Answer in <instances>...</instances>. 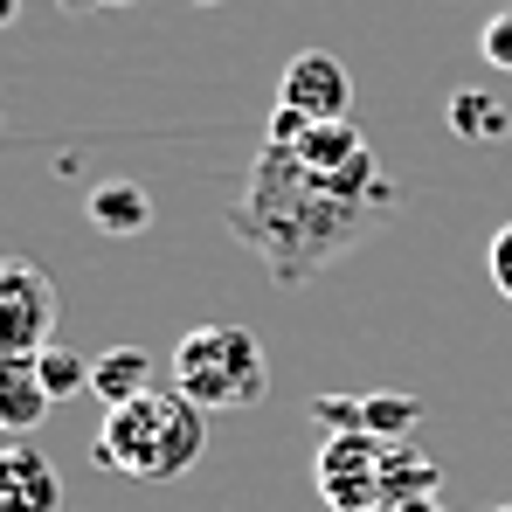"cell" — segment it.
Listing matches in <instances>:
<instances>
[{
  "instance_id": "cell-15",
  "label": "cell",
  "mask_w": 512,
  "mask_h": 512,
  "mask_svg": "<svg viewBox=\"0 0 512 512\" xmlns=\"http://www.w3.org/2000/svg\"><path fill=\"white\" fill-rule=\"evenodd\" d=\"M485 270H492V284H499V298L512 305V222L492 236V250H485Z\"/></svg>"
},
{
  "instance_id": "cell-4",
  "label": "cell",
  "mask_w": 512,
  "mask_h": 512,
  "mask_svg": "<svg viewBox=\"0 0 512 512\" xmlns=\"http://www.w3.org/2000/svg\"><path fill=\"white\" fill-rule=\"evenodd\" d=\"M56 319H63L56 277L35 256H0V353L35 360L42 346H56Z\"/></svg>"
},
{
  "instance_id": "cell-19",
  "label": "cell",
  "mask_w": 512,
  "mask_h": 512,
  "mask_svg": "<svg viewBox=\"0 0 512 512\" xmlns=\"http://www.w3.org/2000/svg\"><path fill=\"white\" fill-rule=\"evenodd\" d=\"M201 7H222V0H201Z\"/></svg>"
},
{
  "instance_id": "cell-11",
  "label": "cell",
  "mask_w": 512,
  "mask_h": 512,
  "mask_svg": "<svg viewBox=\"0 0 512 512\" xmlns=\"http://www.w3.org/2000/svg\"><path fill=\"white\" fill-rule=\"evenodd\" d=\"M450 132H457V139H478V146H506L512 111L492 90H457V97H450Z\"/></svg>"
},
{
  "instance_id": "cell-1",
  "label": "cell",
  "mask_w": 512,
  "mask_h": 512,
  "mask_svg": "<svg viewBox=\"0 0 512 512\" xmlns=\"http://www.w3.org/2000/svg\"><path fill=\"white\" fill-rule=\"evenodd\" d=\"M395 201L402 194L381 173V160H360L346 173H319L291 146H256L250 180H243V194L229 208V236L270 270L277 291H298L326 263L360 250L395 215Z\"/></svg>"
},
{
  "instance_id": "cell-13",
  "label": "cell",
  "mask_w": 512,
  "mask_h": 512,
  "mask_svg": "<svg viewBox=\"0 0 512 512\" xmlns=\"http://www.w3.org/2000/svg\"><path fill=\"white\" fill-rule=\"evenodd\" d=\"M35 374H42L49 402H70V395H84V388H90V360L77 353V346H63V340L35 353Z\"/></svg>"
},
{
  "instance_id": "cell-9",
  "label": "cell",
  "mask_w": 512,
  "mask_h": 512,
  "mask_svg": "<svg viewBox=\"0 0 512 512\" xmlns=\"http://www.w3.org/2000/svg\"><path fill=\"white\" fill-rule=\"evenodd\" d=\"M146 388H160L146 346H104V353L90 360V395H97L104 409H125V402H139Z\"/></svg>"
},
{
  "instance_id": "cell-20",
  "label": "cell",
  "mask_w": 512,
  "mask_h": 512,
  "mask_svg": "<svg viewBox=\"0 0 512 512\" xmlns=\"http://www.w3.org/2000/svg\"><path fill=\"white\" fill-rule=\"evenodd\" d=\"M63 7H84V0H63Z\"/></svg>"
},
{
  "instance_id": "cell-14",
  "label": "cell",
  "mask_w": 512,
  "mask_h": 512,
  "mask_svg": "<svg viewBox=\"0 0 512 512\" xmlns=\"http://www.w3.org/2000/svg\"><path fill=\"white\" fill-rule=\"evenodd\" d=\"M478 49H485V63H499V70H512V7H506V14H492V21H485V35H478Z\"/></svg>"
},
{
  "instance_id": "cell-21",
  "label": "cell",
  "mask_w": 512,
  "mask_h": 512,
  "mask_svg": "<svg viewBox=\"0 0 512 512\" xmlns=\"http://www.w3.org/2000/svg\"><path fill=\"white\" fill-rule=\"evenodd\" d=\"M499 512H512V506H499Z\"/></svg>"
},
{
  "instance_id": "cell-5",
  "label": "cell",
  "mask_w": 512,
  "mask_h": 512,
  "mask_svg": "<svg viewBox=\"0 0 512 512\" xmlns=\"http://www.w3.org/2000/svg\"><path fill=\"white\" fill-rule=\"evenodd\" d=\"M381 436H367V429H340V436H326L319 443V464H312V478H319V499L333 512H367V506H388L381 499Z\"/></svg>"
},
{
  "instance_id": "cell-10",
  "label": "cell",
  "mask_w": 512,
  "mask_h": 512,
  "mask_svg": "<svg viewBox=\"0 0 512 512\" xmlns=\"http://www.w3.org/2000/svg\"><path fill=\"white\" fill-rule=\"evenodd\" d=\"M84 215L97 236H146L153 229V194L139 180H104V187H90Z\"/></svg>"
},
{
  "instance_id": "cell-3",
  "label": "cell",
  "mask_w": 512,
  "mask_h": 512,
  "mask_svg": "<svg viewBox=\"0 0 512 512\" xmlns=\"http://www.w3.org/2000/svg\"><path fill=\"white\" fill-rule=\"evenodd\" d=\"M201 416L208 409H256L270 395V353L250 326H187L173 340V381Z\"/></svg>"
},
{
  "instance_id": "cell-8",
  "label": "cell",
  "mask_w": 512,
  "mask_h": 512,
  "mask_svg": "<svg viewBox=\"0 0 512 512\" xmlns=\"http://www.w3.org/2000/svg\"><path fill=\"white\" fill-rule=\"evenodd\" d=\"M56 402H49V388H42V374H35V360H14V353H0V436H35L42 416H49Z\"/></svg>"
},
{
  "instance_id": "cell-6",
  "label": "cell",
  "mask_w": 512,
  "mask_h": 512,
  "mask_svg": "<svg viewBox=\"0 0 512 512\" xmlns=\"http://www.w3.org/2000/svg\"><path fill=\"white\" fill-rule=\"evenodd\" d=\"M277 104H284V111H298V118H312V125H333V118H346V104H353V77H346L340 56L305 49V56H291V63H284Z\"/></svg>"
},
{
  "instance_id": "cell-18",
  "label": "cell",
  "mask_w": 512,
  "mask_h": 512,
  "mask_svg": "<svg viewBox=\"0 0 512 512\" xmlns=\"http://www.w3.org/2000/svg\"><path fill=\"white\" fill-rule=\"evenodd\" d=\"M367 512H402V506H367Z\"/></svg>"
},
{
  "instance_id": "cell-16",
  "label": "cell",
  "mask_w": 512,
  "mask_h": 512,
  "mask_svg": "<svg viewBox=\"0 0 512 512\" xmlns=\"http://www.w3.org/2000/svg\"><path fill=\"white\" fill-rule=\"evenodd\" d=\"M14 14H21V0H0V28H14Z\"/></svg>"
},
{
  "instance_id": "cell-2",
  "label": "cell",
  "mask_w": 512,
  "mask_h": 512,
  "mask_svg": "<svg viewBox=\"0 0 512 512\" xmlns=\"http://www.w3.org/2000/svg\"><path fill=\"white\" fill-rule=\"evenodd\" d=\"M97 464L111 478H132V485H173L201 464L208 450V423L201 409L180 395V388H146L139 402L125 409H104V429H97Z\"/></svg>"
},
{
  "instance_id": "cell-17",
  "label": "cell",
  "mask_w": 512,
  "mask_h": 512,
  "mask_svg": "<svg viewBox=\"0 0 512 512\" xmlns=\"http://www.w3.org/2000/svg\"><path fill=\"white\" fill-rule=\"evenodd\" d=\"M97 7H139V0H97Z\"/></svg>"
},
{
  "instance_id": "cell-7",
  "label": "cell",
  "mask_w": 512,
  "mask_h": 512,
  "mask_svg": "<svg viewBox=\"0 0 512 512\" xmlns=\"http://www.w3.org/2000/svg\"><path fill=\"white\" fill-rule=\"evenodd\" d=\"M0 512H63V478L35 443H0Z\"/></svg>"
},
{
  "instance_id": "cell-12",
  "label": "cell",
  "mask_w": 512,
  "mask_h": 512,
  "mask_svg": "<svg viewBox=\"0 0 512 512\" xmlns=\"http://www.w3.org/2000/svg\"><path fill=\"white\" fill-rule=\"evenodd\" d=\"M416 423H423V402H416V395H402V388H374V395H360V429H367V436L402 443V436H416Z\"/></svg>"
}]
</instances>
